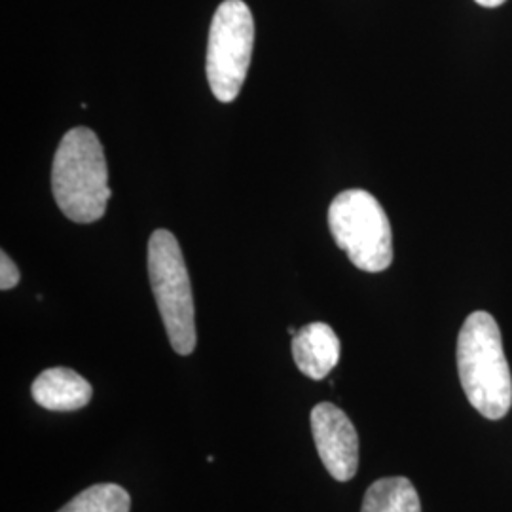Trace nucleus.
Returning <instances> with one entry per match:
<instances>
[{"label":"nucleus","instance_id":"obj_10","mask_svg":"<svg viewBox=\"0 0 512 512\" xmlns=\"http://www.w3.org/2000/svg\"><path fill=\"white\" fill-rule=\"evenodd\" d=\"M131 497L118 484H95L57 512H129Z\"/></svg>","mask_w":512,"mask_h":512},{"label":"nucleus","instance_id":"obj_6","mask_svg":"<svg viewBox=\"0 0 512 512\" xmlns=\"http://www.w3.org/2000/svg\"><path fill=\"white\" fill-rule=\"evenodd\" d=\"M310 420L317 454L329 475L338 482H348L359 469V435L353 421L332 403L317 404Z\"/></svg>","mask_w":512,"mask_h":512},{"label":"nucleus","instance_id":"obj_7","mask_svg":"<svg viewBox=\"0 0 512 512\" xmlns=\"http://www.w3.org/2000/svg\"><path fill=\"white\" fill-rule=\"evenodd\" d=\"M340 351V338L327 323H310L294 334V363L311 380H325L338 365Z\"/></svg>","mask_w":512,"mask_h":512},{"label":"nucleus","instance_id":"obj_8","mask_svg":"<svg viewBox=\"0 0 512 512\" xmlns=\"http://www.w3.org/2000/svg\"><path fill=\"white\" fill-rule=\"evenodd\" d=\"M38 406L54 412H74L88 406L93 397L90 382L65 366L48 368L38 374L31 387Z\"/></svg>","mask_w":512,"mask_h":512},{"label":"nucleus","instance_id":"obj_5","mask_svg":"<svg viewBox=\"0 0 512 512\" xmlns=\"http://www.w3.org/2000/svg\"><path fill=\"white\" fill-rule=\"evenodd\" d=\"M255 44V21L243 0H224L217 8L207 44V78L213 95L232 103L247 78Z\"/></svg>","mask_w":512,"mask_h":512},{"label":"nucleus","instance_id":"obj_3","mask_svg":"<svg viewBox=\"0 0 512 512\" xmlns=\"http://www.w3.org/2000/svg\"><path fill=\"white\" fill-rule=\"evenodd\" d=\"M148 277L171 348L179 355H190L198 342L192 285L181 245L167 230L150 236Z\"/></svg>","mask_w":512,"mask_h":512},{"label":"nucleus","instance_id":"obj_12","mask_svg":"<svg viewBox=\"0 0 512 512\" xmlns=\"http://www.w3.org/2000/svg\"><path fill=\"white\" fill-rule=\"evenodd\" d=\"M475 2L480 4V6H484V8H497V6L505 4L507 0H475Z\"/></svg>","mask_w":512,"mask_h":512},{"label":"nucleus","instance_id":"obj_4","mask_svg":"<svg viewBox=\"0 0 512 512\" xmlns=\"http://www.w3.org/2000/svg\"><path fill=\"white\" fill-rule=\"evenodd\" d=\"M336 245L363 272H384L393 262V234L384 207L366 190L338 194L329 209Z\"/></svg>","mask_w":512,"mask_h":512},{"label":"nucleus","instance_id":"obj_9","mask_svg":"<svg viewBox=\"0 0 512 512\" xmlns=\"http://www.w3.org/2000/svg\"><path fill=\"white\" fill-rule=\"evenodd\" d=\"M361 512H421L420 495L404 476L380 478L366 490Z\"/></svg>","mask_w":512,"mask_h":512},{"label":"nucleus","instance_id":"obj_11","mask_svg":"<svg viewBox=\"0 0 512 512\" xmlns=\"http://www.w3.org/2000/svg\"><path fill=\"white\" fill-rule=\"evenodd\" d=\"M21 279L16 262L8 256L6 251L0 253V289L10 291L14 289Z\"/></svg>","mask_w":512,"mask_h":512},{"label":"nucleus","instance_id":"obj_2","mask_svg":"<svg viewBox=\"0 0 512 512\" xmlns=\"http://www.w3.org/2000/svg\"><path fill=\"white\" fill-rule=\"evenodd\" d=\"M52 190L67 219L78 224L103 219L112 196L109 167L92 129H69L61 139L52 165Z\"/></svg>","mask_w":512,"mask_h":512},{"label":"nucleus","instance_id":"obj_1","mask_svg":"<svg viewBox=\"0 0 512 512\" xmlns=\"http://www.w3.org/2000/svg\"><path fill=\"white\" fill-rule=\"evenodd\" d=\"M459 382L471 406L486 420H501L512 406L511 368L501 330L488 311L471 313L458 336Z\"/></svg>","mask_w":512,"mask_h":512}]
</instances>
